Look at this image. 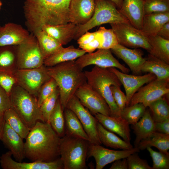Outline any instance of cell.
I'll return each instance as SVG.
<instances>
[{
    "label": "cell",
    "instance_id": "obj_31",
    "mask_svg": "<svg viewBox=\"0 0 169 169\" xmlns=\"http://www.w3.org/2000/svg\"><path fill=\"white\" fill-rule=\"evenodd\" d=\"M154 146L159 151L169 155V135L155 131L147 138L142 140L137 147L143 150L148 147Z\"/></svg>",
    "mask_w": 169,
    "mask_h": 169
},
{
    "label": "cell",
    "instance_id": "obj_51",
    "mask_svg": "<svg viewBox=\"0 0 169 169\" xmlns=\"http://www.w3.org/2000/svg\"><path fill=\"white\" fill-rule=\"evenodd\" d=\"M156 35L163 38L169 40V22L166 23L162 27Z\"/></svg>",
    "mask_w": 169,
    "mask_h": 169
},
{
    "label": "cell",
    "instance_id": "obj_23",
    "mask_svg": "<svg viewBox=\"0 0 169 169\" xmlns=\"http://www.w3.org/2000/svg\"><path fill=\"white\" fill-rule=\"evenodd\" d=\"M119 10L133 26L141 30L144 16L143 0H123Z\"/></svg>",
    "mask_w": 169,
    "mask_h": 169
},
{
    "label": "cell",
    "instance_id": "obj_40",
    "mask_svg": "<svg viewBox=\"0 0 169 169\" xmlns=\"http://www.w3.org/2000/svg\"><path fill=\"white\" fill-rule=\"evenodd\" d=\"M144 15L169 12V0H143Z\"/></svg>",
    "mask_w": 169,
    "mask_h": 169
},
{
    "label": "cell",
    "instance_id": "obj_36",
    "mask_svg": "<svg viewBox=\"0 0 169 169\" xmlns=\"http://www.w3.org/2000/svg\"><path fill=\"white\" fill-rule=\"evenodd\" d=\"M5 121L23 139H26L31 129L24 123L18 113L12 107L4 114Z\"/></svg>",
    "mask_w": 169,
    "mask_h": 169
},
{
    "label": "cell",
    "instance_id": "obj_7",
    "mask_svg": "<svg viewBox=\"0 0 169 169\" xmlns=\"http://www.w3.org/2000/svg\"><path fill=\"white\" fill-rule=\"evenodd\" d=\"M115 4L108 0H95L93 14L85 23L77 25L78 29L74 38H78L85 32L102 24L120 23H130L117 8Z\"/></svg>",
    "mask_w": 169,
    "mask_h": 169
},
{
    "label": "cell",
    "instance_id": "obj_38",
    "mask_svg": "<svg viewBox=\"0 0 169 169\" xmlns=\"http://www.w3.org/2000/svg\"><path fill=\"white\" fill-rule=\"evenodd\" d=\"M155 122L169 118V106L163 96L151 103L147 107Z\"/></svg>",
    "mask_w": 169,
    "mask_h": 169
},
{
    "label": "cell",
    "instance_id": "obj_43",
    "mask_svg": "<svg viewBox=\"0 0 169 169\" xmlns=\"http://www.w3.org/2000/svg\"><path fill=\"white\" fill-rule=\"evenodd\" d=\"M101 34L102 41L99 49H111L119 44L117 38L112 28L103 27L99 29Z\"/></svg>",
    "mask_w": 169,
    "mask_h": 169
},
{
    "label": "cell",
    "instance_id": "obj_32",
    "mask_svg": "<svg viewBox=\"0 0 169 169\" xmlns=\"http://www.w3.org/2000/svg\"><path fill=\"white\" fill-rule=\"evenodd\" d=\"M148 36L151 47L149 54L169 64V40L157 35Z\"/></svg>",
    "mask_w": 169,
    "mask_h": 169
},
{
    "label": "cell",
    "instance_id": "obj_37",
    "mask_svg": "<svg viewBox=\"0 0 169 169\" xmlns=\"http://www.w3.org/2000/svg\"><path fill=\"white\" fill-rule=\"evenodd\" d=\"M49 123L60 137H62L65 135L64 111L59 98L50 116Z\"/></svg>",
    "mask_w": 169,
    "mask_h": 169
},
{
    "label": "cell",
    "instance_id": "obj_13",
    "mask_svg": "<svg viewBox=\"0 0 169 169\" xmlns=\"http://www.w3.org/2000/svg\"><path fill=\"white\" fill-rule=\"evenodd\" d=\"M75 63L82 69L89 65H94L100 68L114 67L128 74V68L120 64L113 55L110 49H98L95 52L85 54L78 58Z\"/></svg>",
    "mask_w": 169,
    "mask_h": 169
},
{
    "label": "cell",
    "instance_id": "obj_10",
    "mask_svg": "<svg viewBox=\"0 0 169 169\" xmlns=\"http://www.w3.org/2000/svg\"><path fill=\"white\" fill-rule=\"evenodd\" d=\"M13 74L17 84L35 97L41 87L51 78L44 64L33 69H17Z\"/></svg>",
    "mask_w": 169,
    "mask_h": 169
},
{
    "label": "cell",
    "instance_id": "obj_26",
    "mask_svg": "<svg viewBox=\"0 0 169 169\" xmlns=\"http://www.w3.org/2000/svg\"><path fill=\"white\" fill-rule=\"evenodd\" d=\"M86 53L83 50L73 46L66 48L63 47L45 59L44 64L47 67H52L64 62L74 60Z\"/></svg>",
    "mask_w": 169,
    "mask_h": 169
},
{
    "label": "cell",
    "instance_id": "obj_19",
    "mask_svg": "<svg viewBox=\"0 0 169 169\" xmlns=\"http://www.w3.org/2000/svg\"><path fill=\"white\" fill-rule=\"evenodd\" d=\"M95 9V0H71L69 22L77 25H83L91 18Z\"/></svg>",
    "mask_w": 169,
    "mask_h": 169
},
{
    "label": "cell",
    "instance_id": "obj_52",
    "mask_svg": "<svg viewBox=\"0 0 169 169\" xmlns=\"http://www.w3.org/2000/svg\"><path fill=\"white\" fill-rule=\"evenodd\" d=\"M5 123V120L4 118V115L0 116V139Z\"/></svg>",
    "mask_w": 169,
    "mask_h": 169
},
{
    "label": "cell",
    "instance_id": "obj_18",
    "mask_svg": "<svg viewBox=\"0 0 169 169\" xmlns=\"http://www.w3.org/2000/svg\"><path fill=\"white\" fill-rule=\"evenodd\" d=\"M112 53L123 60L136 75L141 73V68L145 58L142 51L138 48L130 49L119 44L110 49Z\"/></svg>",
    "mask_w": 169,
    "mask_h": 169
},
{
    "label": "cell",
    "instance_id": "obj_24",
    "mask_svg": "<svg viewBox=\"0 0 169 169\" xmlns=\"http://www.w3.org/2000/svg\"><path fill=\"white\" fill-rule=\"evenodd\" d=\"M77 29V25L69 22L55 25H46L43 27L42 30L63 45L74 39Z\"/></svg>",
    "mask_w": 169,
    "mask_h": 169
},
{
    "label": "cell",
    "instance_id": "obj_54",
    "mask_svg": "<svg viewBox=\"0 0 169 169\" xmlns=\"http://www.w3.org/2000/svg\"><path fill=\"white\" fill-rule=\"evenodd\" d=\"M2 5V3L0 1V9H1V6Z\"/></svg>",
    "mask_w": 169,
    "mask_h": 169
},
{
    "label": "cell",
    "instance_id": "obj_4",
    "mask_svg": "<svg viewBox=\"0 0 169 169\" xmlns=\"http://www.w3.org/2000/svg\"><path fill=\"white\" fill-rule=\"evenodd\" d=\"M84 72L87 83L106 101L110 110V116H120L121 111L114 100L111 89L112 85L120 87L122 85L117 76L108 68L96 66Z\"/></svg>",
    "mask_w": 169,
    "mask_h": 169
},
{
    "label": "cell",
    "instance_id": "obj_30",
    "mask_svg": "<svg viewBox=\"0 0 169 169\" xmlns=\"http://www.w3.org/2000/svg\"><path fill=\"white\" fill-rule=\"evenodd\" d=\"M97 128L100 140L101 143L106 146L122 150H129L133 147L130 143L127 142L108 130L98 121Z\"/></svg>",
    "mask_w": 169,
    "mask_h": 169
},
{
    "label": "cell",
    "instance_id": "obj_14",
    "mask_svg": "<svg viewBox=\"0 0 169 169\" xmlns=\"http://www.w3.org/2000/svg\"><path fill=\"white\" fill-rule=\"evenodd\" d=\"M74 95L94 115L100 113L111 116L110 109L105 100L86 81L78 88Z\"/></svg>",
    "mask_w": 169,
    "mask_h": 169
},
{
    "label": "cell",
    "instance_id": "obj_35",
    "mask_svg": "<svg viewBox=\"0 0 169 169\" xmlns=\"http://www.w3.org/2000/svg\"><path fill=\"white\" fill-rule=\"evenodd\" d=\"M77 40L79 48L84 50L86 53H89L100 49L102 38L101 32L98 29L94 32L88 31L85 32Z\"/></svg>",
    "mask_w": 169,
    "mask_h": 169
},
{
    "label": "cell",
    "instance_id": "obj_16",
    "mask_svg": "<svg viewBox=\"0 0 169 169\" xmlns=\"http://www.w3.org/2000/svg\"><path fill=\"white\" fill-rule=\"evenodd\" d=\"M108 69L117 76L123 86L127 98L126 107L129 106L132 96L141 87L156 78L154 74L151 73L143 75H130L120 71L115 68Z\"/></svg>",
    "mask_w": 169,
    "mask_h": 169
},
{
    "label": "cell",
    "instance_id": "obj_5",
    "mask_svg": "<svg viewBox=\"0 0 169 169\" xmlns=\"http://www.w3.org/2000/svg\"><path fill=\"white\" fill-rule=\"evenodd\" d=\"M12 107L31 129L39 120L44 122L37 99L22 87L15 84L10 95Z\"/></svg>",
    "mask_w": 169,
    "mask_h": 169
},
{
    "label": "cell",
    "instance_id": "obj_46",
    "mask_svg": "<svg viewBox=\"0 0 169 169\" xmlns=\"http://www.w3.org/2000/svg\"><path fill=\"white\" fill-rule=\"evenodd\" d=\"M137 153H133L126 158L128 169H153L146 160L140 157Z\"/></svg>",
    "mask_w": 169,
    "mask_h": 169
},
{
    "label": "cell",
    "instance_id": "obj_48",
    "mask_svg": "<svg viewBox=\"0 0 169 169\" xmlns=\"http://www.w3.org/2000/svg\"><path fill=\"white\" fill-rule=\"evenodd\" d=\"M11 107L10 97L0 86V116L3 115L5 111Z\"/></svg>",
    "mask_w": 169,
    "mask_h": 169
},
{
    "label": "cell",
    "instance_id": "obj_1",
    "mask_svg": "<svg viewBox=\"0 0 169 169\" xmlns=\"http://www.w3.org/2000/svg\"><path fill=\"white\" fill-rule=\"evenodd\" d=\"M71 0H26L23 12L25 25L31 33L41 30L46 25L69 23Z\"/></svg>",
    "mask_w": 169,
    "mask_h": 169
},
{
    "label": "cell",
    "instance_id": "obj_22",
    "mask_svg": "<svg viewBox=\"0 0 169 169\" xmlns=\"http://www.w3.org/2000/svg\"><path fill=\"white\" fill-rule=\"evenodd\" d=\"M94 115L98 121L106 129L117 134L124 140L130 143L131 138L130 125L121 116L114 117L100 113Z\"/></svg>",
    "mask_w": 169,
    "mask_h": 169
},
{
    "label": "cell",
    "instance_id": "obj_11",
    "mask_svg": "<svg viewBox=\"0 0 169 169\" xmlns=\"http://www.w3.org/2000/svg\"><path fill=\"white\" fill-rule=\"evenodd\" d=\"M66 108L73 111L78 117L89 138L90 143L101 145L97 130V119L74 95L69 100Z\"/></svg>",
    "mask_w": 169,
    "mask_h": 169
},
{
    "label": "cell",
    "instance_id": "obj_27",
    "mask_svg": "<svg viewBox=\"0 0 169 169\" xmlns=\"http://www.w3.org/2000/svg\"><path fill=\"white\" fill-rule=\"evenodd\" d=\"M169 22V12L154 13L144 16L141 30L147 35H156L166 23Z\"/></svg>",
    "mask_w": 169,
    "mask_h": 169
},
{
    "label": "cell",
    "instance_id": "obj_50",
    "mask_svg": "<svg viewBox=\"0 0 169 169\" xmlns=\"http://www.w3.org/2000/svg\"><path fill=\"white\" fill-rule=\"evenodd\" d=\"M113 162L110 169H128L126 158L118 159Z\"/></svg>",
    "mask_w": 169,
    "mask_h": 169
},
{
    "label": "cell",
    "instance_id": "obj_42",
    "mask_svg": "<svg viewBox=\"0 0 169 169\" xmlns=\"http://www.w3.org/2000/svg\"><path fill=\"white\" fill-rule=\"evenodd\" d=\"M146 149L152 158L153 169H169V155L159 151H155L151 147H148Z\"/></svg>",
    "mask_w": 169,
    "mask_h": 169
},
{
    "label": "cell",
    "instance_id": "obj_44",
    "mask_svg": "<svg viewBox=\"0 0 169 169\" xmlns=\"http://www.w3.org/2000/svg\"><path fill=\"white\" fill-rule=\"evenodd\" d=\"M55 80L51 78L45 82L39 90L38 94V103L39 107L44 101L57 88Z\"/></svg>",
    "mask_w": 169,
    "mask_h": 169
},
{
    "label": "cell",
    "instance_id": "obj_6",
    "mask_svg": "<svg viewBox=\"0 0 169 169\" xmlns=\"http://www.w3.org/2000/svg\"><path fill=\"white\" fill-rule=\"evenodd\" d=\"M89 142L66 134L61 138L59 155L64 169L87 168L86 161Z\"/></svg>",
    "mask_w": 169,
    "mask_h": 169
},
{
    "label": "cell",
    "instance_id": "obj_45",
    "mask_svg": "<svg viewBox=\"0 0 169 169\" xmlns=\"http://www.w3.org/2000/svg\"><path fill=\"white\" fill-rule=\"evenodd\" d=\"M16 84L13 73L0 70V86L9 97L13 86Z\"/></svg>",
    "mask_w": 169,
    "mask_h": 169
},
{
    "label": "cell",
    "instance_id": "obj_28",
    "mask_svg": "<svg viewBox=\"0 0 169 169\" xmlns=\"http://www.w3.org/2000/svg\"><path fill=\"white\" fill-rule=\"evenodd\" d=\"M65 134L80 138L90 142L89 138L75 114L65 108L64 111Z\"/></svg>",
    "mask_w": 169,
    "mask_h": 169
},
{
    "label": "cell",
    "instance_id": "obj_47",
    "mask_svg": "<svg viewBox=\"0 0 169 169\" xmlns=\"http://www.w3.org/2000/svg\"><path fill=\"white\" fill-rule=\"evenodd\" d=\"M111 89L114 100L120 111L126 107L127 98L126 95L121 90L120 87L112 85Z\"/></svg>",
    "mask_w": 169,
    "mask_h": 169
},
{
    "label": "cell",
    "instance_id": "obj_21",
    "mask_svg": "<svg viewBox=\"0 0 169 169\" xmlns=\"http://www.w3.org/2000/svg\"><path fill=\"white\" fill-rule=\"evenodd\" d=\"M29 35V31L20 25L7 23L0 26V46L18 45L25 41Z\"/></svg>",
    "mask_w": 169,
    "mask_h": 169
},
{
    "label": "cell",
    "instance_id": "obj_12",
    "mask_svg": "<svg viewBox=\"0 0 169 169\" xmlns=\"http://www.w3.org/2000/svg\"><path fill=\"white\" fill-rule=\"evenodd\" d=\"M169 79L152 80L141 87L132 96L129 106L141 103L146 107L169 93Z\"/></svg>",
    "mask_w": 169,
    "mask_h": 169
},
{
    "label": "cell",
    "instance_id": "obj_49",
    "mask_svg": "<svg viewBox=\"0 0 169 169\" xmlns=\"http://www.w3.org/2000/svg\"><path fill=\"white\" fill-rule=\"evenodd\" d=\"M156 131L169 135V118L164 120L155 122Z\"/></svg>",
    "mask_w": 169,
    "mask_h": 169
},
{
    "label": "cell",
    "instance_id": "obj_29",
    "mask_svg": "<svg viewBox=\"0 0 169 169\" xmlns=\"http://www.w3.org/2000/svg\"><path fill=\"white\" fill-rule=\"evenodd\" d=\"M141 71L153 74L158 79H169V64L150 54L145 58Z\"/></svg>",
    "mask_w": 169,
    "mask_h": 169
},
{
    "label": "cell",
    "instance_id": "obj_41",
    "mask_svg": "<svg viewBox=\"0 0 169 169\" xmlns=\"http://www.w3.org/2000/svg\"><path fill=\"white\" fill-rule=\"evenodd\" d=\"M59 97V92L57 88L40 106V110L44 122L49 123L50 116L55 108Z\"/></svg>",
    "mask_w": 169,
    "mask_h": 169
},
{
    "label": "cell",
    "instance_id": "obj_39",
    "mask_svg": "<svg viewBox=\"0 0 169 169\" xmlns=\"http://www.w3.org/2000/svg\"><path fill=\"white\" fill-rule=\"evenodd\" d=\"M146 107L142 103H138L125 107L121 111L120 116L129 125H134L142 117Z\"/></svg>",
    "mask_w": 169,
    "mask_h": 169
},
{
    "label": "cell",
    "instance_id": "obj_53",
    "mask_svg": "<svg viewBox=\"0 0 169 169\" xmlns=\"http://www.w3.org/2000/svg\"><path fill=\"white\" fill-rule=\"evenodd\" d=\"M112 2L118 9H120L123 0H108Z\"/></svg>",
    "mask_w": 169,
    "mask_h": 169
},
{
    "label": "cell",
    "instance_id": "obj_3",
    "mask_svg": "<svg viewBox=\"0 0 169 169\" xmlns=\"http://www.w3.org/2000/svg\"><path fill=\"white\" fill-rule=\"evenodd\" d=\"M49 76L55 81L59 92V100L63 111L69 99L86 81L84 72L74 60L47 67Z\"/></svg>",
    "mask_w": 169,
    "mask_h": 169
},
{
    "label": "cell",
    "instance_id": "obj_15",
    "mask_svg": "<svg viewBox=\"0 0 169 169\" xmlns=\"http://www.w3.org/2000/svg\"><path fill=\"white\" fill-rule=\"evenodd\" d=\"M138 147H133L129 150H114L106 148L99 145L89 143L87 158L93 157L96 162V169H102L107 165L115 161L126 158L130 155L138 152Z\"/></svg>",
    "mask_w": 169,
    "mask_h": 169
},
{
    "label": "cell",
    "instance_id": "obj_34",
    "mask_svg": "<svg viewBox=\"0 0 169 169\" xmlns=\"http://www.w3.org/2000/svg\"><path fill=\"white\" fill-rule=\"evenodd\" d=\"M17 46H0V70L14 73L17 69Z\"/></svg>",
    "mask_w": 169,
    "mask_h": 169
},
{
    "label": "cell",
    "instance_id": "obj_2",
    "mask_svg": "<svg viewBox=\"0 0 169 169\" xmlns=\"http://www.w3.org/2000/svg\"><path fill=\"white\" fill-rule=\"evenodd\" d=\"M60 140L49 123L37 121L26 138L25 158L32 161L55 160L60 156Z\"/></svg>",
    "mask_w": 169,
    "mask_h": 169
},
{
    "label": "cell",
    "instance_id": "obj_9",
    "mask_svg": "<svg viewBox=\"0 0 169 169\" xmlns=\"http://www.w3.org/2000/svg\"><path fill=\"white\" fill-rule=\"evenodd\" d=\"M18 69H30L44 65V59L35 35L31 33L23 42L17 46Z\"/></svg>",
    "mask_w": 169,
    "mask_h": 169
},
{
    "label": "cell",
    "instance_id": "obj_20",
    "mask_svg": "<svg viewBox=\"0 0 169 169\" xmlns=\"http://www.w3.org/2000/svg\"><path fill=\"white\" fill-rule=\"evenodd\" d=\"M16 161L22 162L25 158L23 139L5 121L0 137Z\"/></svg>",
    "mask_w": 169,
    "mask_h": 169
},
{
    "label": "cell",
    "instance_id": "obj_17",
    "mask_svg": "<svg viewBox=\"0 0 169 169\" xmlns=\"http://www.w3.org/2000/svg\"><path fill=\"white\" fill-rule=\"evenodd\" d=\"M10 151L0 157V164L3 169H63L64 166L60 158L49 161H34L31 162H19L12 158Z\"/></svg>",
    "mask_w": 169,
    "mask_h": 169
},
{
    "label": "cell",
    "instance_id": "obj_25",
    "mask_svg": "<svg viewBox=\"0 0 169 169\" xmlns=\"http://www.w3.org/2000/svg\"><path fill=\"white\" fill-rule=\"evenodd\" d=\"M131 127L136 136L134 143L135 147H137L141 140L147 138L156 131L155 121L147 107L142 117L137 123L131 125Z\"/></svg>",
    "mask_w": 169,
    "mask_h": 169
},
{
    "label": "cell",
    "instance_id": "obj_8",
    "mask_svg": "<svg viewBox=\"0 0 169 169\" xmlns=\"http://www.w3.org/2000/svg\"><path fill=\"white\" fill-rule=\"evenodd\" d=\"M119 44L127 48H142L149 53L151 50L148 35L129 23L110 24Z\"/></svg>",
    "mask_w": 169,
    "mask_h": 169
},
{
    "label": "cell",
    "instance_id": "obj_33",
    "mask_svg": "<svg viewBox=\"0 0 169 169\" xmlns=\"http://www.w3.org/2000/svg\"><path fill=\"white\" fill-rule=\"evenodd\" d=\"M34 34L37 39L44 60L63 47L56 40L43 30Z\"/></svg>",
    "mask_w": 169,
    "mask_h": 169
}]
</instances>
